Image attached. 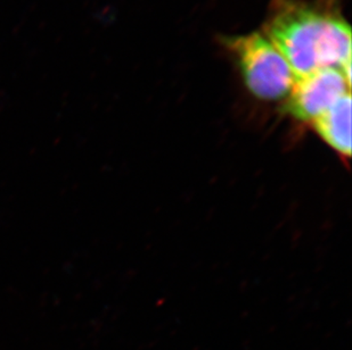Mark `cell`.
<instances>
[{
  "instance_id": "cell-1",
  "label": "cell",
  "mask_w": 352,
  "mask_h": 350,
  "mask_svg": "<svg viewBox=\"0 0 352 350\" xmlns=\"http://www.w3.org/2000/svg\"><path fill=\"white\" fill-rule=\"evenodd\" d=\"M263 34L296 78L336 67L351 83V29L333 1L273 0Z\"/></svg>"
},
{
  "instance_id": "cell-2",
  "label": "cell",
  "mask_w": 352,
  "mask_h": 350,
  "mask_svg": "<svg viewBox=\"0 0 352 350\" xmlns=\"http://www.w3.org/2000/svg\"><path fill=\"white\" fill-rule=\"evenodd\" d=\"M250 93L266 102L285 100L296 81L289 64L263 34L223 36Z\"/></svg>"
},
{
  "instance_id": "cell-3",
  "label": "cell",
  "mask_w": 352,
  "mask_h": 350,
  "mask_svg": "<svg viewBox=\"0 0 352 350\" xmlns=\"http://www.w3.org/2000/svg\"><path fill=\"white\" fill-rule=\"evenodd\" d=\"M351 83L336 67L296 78L284 106L286 113L301 122H313L320 114L350 93Z\"/></svg>"
},
{
  "instance_id": "cell-4",
  "label": "cell",
  "mask_w": 352,
  "mask_h": 350,
  "mask_svg": "<svg viewBox=\"0 0 352 350\" xmlns=\"http://www.w3.org/2000/svg\"><path fill=\"white\" fill-rule=\"evenodd\" d=\"M314 129L331 148L349 159L351 156V95L346 93L314 119Z\"/></svg>"
}]
</instances>
